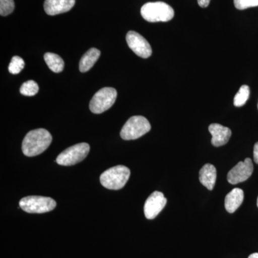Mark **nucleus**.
I'll list each match as a JSON object with an SVG mask.
<instances>
[{
	"instance_id": "1",
	"label": "nucleus",
	"mask_w": 258,
	"mask_h": 258,
	"mask_svg": "<svg viewBox=\"0 0 258 258\" xmlns=\"http://www.w3.org/2000/svg\"><path fill=\"white\" fill-rule=\"evenodd\" d=\"M52 139V136L46 129L30 131L23 139L22 144L23 154L29 157L40 155L50 147Z\"/></svg>"
},
{
	"instance_id": "2",
	"label": "nucleus",
	"mask_w": 258,
	"mask_h": 258,
	"mask_svg": "<svg viewBox=\"0 0 258 258\" xmlns=\"http://www.w3.org/2000/svg\"><path fill=\"white\" fill-rule=\"evenodd\" d=\"M141 14L149 23L170 21L174 18V11L170 5L163 2L148 3L141 9Z\"/></svg>"
},
{
	"instance_id": "3",
	"label": "nucleus",
	"mask_w": 258,
	"mask_h": 258,
	"mask_svg": "<svg viewBox=\"0 0 258 258\" xmlns=\"http://www.w3.org/2000/svg\"><path fill=\"white\" fill-rule=\"evenodd\" d=\"M131 171L126 166L118 165L110 168L100 176V181L108 189H122L130 177Z\"/></svg>"
},
{
	"instance_id": "4",
	"label": "nucleus",
	"mask_w": 258,
	"mask_h": 258,
	"mask_svg": "<svg viewBox=\"0 0 258 258\" xmlns=\"http://www.w3.org/2000/svg\"><path fill=\"white\" fill-rule=\"evenodd\" d=\"M151 130V124L145 117L132 116L127 120L120 131V137L123 140H134L145 135Z\"/></svg>"
},
{
	"instance_id": "5",
	"label": "nucleus",
	"mask_w": 258,
	"mask_h": 258,
	"mask_svg": "<svg viewBox=\"0 0 258 258\" xmlns=\"http://www.w3.org/2000/svg\"><path fill=\"white\" fill-rule=\"evenodd\" d=\"M20 207L23 211L32 214L46 213L56 208L53 199L42 196H28L20 200Z\"/></svg>"
},
{
	"instance_id": "6",
	"label": "nucleus",
	"mask_w": 258,
	"mask_h": 258,
	"mask_svg": "<svg viewBox=\"0 0 258 258\" xmlns=\"http://www.w3.org/2000/svg\"><path fill=\"white\" fill-rule=\"evenodd\" d=\"M116 98L117 91L115 88H102L93 96L90 102V110L96 114L103 113L114 104Z\"/></svg>"
},
{
	"instance_id": "7",
	"label": "nucleus",
	"mask_w": 258,
	"mask_h": 258,
	"mask_svg": "<svg viewBox=\"0 0 258 258\" xmlns=\"http://www.w3.org/2000/svg\"><path fill=\"white\" fill-rule=\"evenodd\" d=\"M90 146L87 143H80L68 148L60 153L56 159L59 165L72 166L81 162L87 157Z\"/></svg>"
},
{
	"instance_id": "8",
	"label": "nucleus",
	"mask_w": 258,
	"mask_h": 258,
	"mask_svg": "<svg viewBox=\"0 0 258 258\" xmlns=\"http://www.w3.org/2000/svg\"><path fill=\"white\" fill-rule=\"evenodd\" d=\"M127 44L134 53L142 58H148L152 54V49L149 42L143 36L135 31H129L127 33Z\"/></svg>"
},
{
	"instance_id": "9",
	"label": "nucleus",
	"mask_w": 258,
	"mask_h": 258,
	"mask_svg": "<svg viewBox=\"0 0 258 258\" xmlns=\"http://www.w3.org/2000/svg\"><path fill=\"white\" fill-rule=\"evenodd\" d=\"M253 171V164L249 158L240 161L227 174V181L231 184H237L248 179Z\"/></svg>"
},
{
	"instance_id": "10",
	"label": "nucleus",
	"mask_w": 258,
	"mask_h": 258,
	"mask_svg": "<svg viewBox=\"0 0 258 258\" xmlns=\"http://www.w3.org/2000/svg\"><path fill=\"white\" fill-rule=\"evenodd\" d=\"M167 200L164 194L156 191L153 192L144 205V215L148 220H153L166 206Z\"/></svg>"
},
{
	"instance_id": "11",
	"label": "nucleus",
	"mask_w": 258,
	"mask_h": 258,
	"mask_svg": "<svg viewBox=\"0 0 258 258\" xmlns=\"http://www.w3.org/2000/svg\"><path fill=\"white\" fill-rule=\"evenodd\" d=\"M75 3L76 0H45L44 9L47 15L53 16L70 11Z\"/></svg>"
},
{
	"instance_id": "12",
	"label": "nucleus",
	"mask_w": 258,
	"mask_h": 258,
	"mask_svg": "<svg viewBox=\"0 0 258 258\" xmlns=\"http://www.w3.org/2000/svg\"><path fill=\"white\" fill-rule=\"evenodd\" d=\"M209 131L212 136V145L216 147H221L227 144L232 135L230 128L218 123H212L209 126Z\"/></svg>"
},
{
	"instance_id": "13",
	"label": "nucleus",
	"mask_w": 258,
	"mask_h": 258,
	"mask_svg": "<svg viewBox=\"0 0 258 258\" xmlns=\"http://www.w3.org/2000/svg\"><path fill=\"white\" fill-rule=\"evenodd\" d=\"M216 179V168L210 164L204 165L200 171V181L201 184L209 190H212L215 187Z\"/></svg>"
},
{
	"instance_id": "14",
	"label": "nucleus",
	"mask_w": 258,
	"mask_h": 258,
	"mask_svg": "<svg viewBox=\"0 0 258 258\" xmlns=\"http://www.w3.org/2000/svg\"><path fill=\"white\" fill-rule=\"evenodd\" d=\"M244 200V191L239 188L233 189L227 194L225 200L226 210L229 213H234L242 205Z\"/></svg>"
},
{
	"instance_id": "15",
	"label": "nucleus",
	"mask_w": 258,
	"mask_h": 258,
	"mask_svg": "<svg viewBox=\"0 0 258 258\" xmlns=\"http://www.w3.org/2000/svg\"><path fill=\"white\" fill-rule=\"evenodd\" d=\"M100 56H101V51L98 49L93 47L88 50L80 60V71L82 73L87 72L94 66Z\"/></svg>"
},
{
	"instance_id": "16",
	"label": "nucleus",
	"mask_w": 258,
	"mask_h": 258,
	"mask_svg": "<svg viewBox=\"0 0 258 258\" xmlns=\"http://www.w3.org/2000/svg\"><path fill=\"white\" fill-rule=\"evenodd\" d=\"M45 62L52 72L58 74L64 69V61L58 55L52 52H47L44 55Z\"/></svg>"
},
{
	"instance_id": "17",
	"label": "nucleus",
	"mask_w": 258,
	"mask_h": 258,
	"mask_svg": "<svg viewBox=\"0 0 258 258\" xmlns=\"http://www.w3.org/2000/svg\"><path fill=\"white\" fill-rule=\"evenodd\" d=\"M249 88L246 85L241 86L238 92L234 98V105L236 107H241L245 104L249 97Z\"/></svg>"
},
{
	"instance_id": "18",
	"label": "nucleus",
	"mask_w": 258,
	"mask_h": 258,
	"mask_svg": "<svg viewBox=\"0 0 258 258\" xmlns=\"http://www.w3.org/2000/svg\"><path fill=\"white\" fill-rule=\"evenodd\" d=\"M20 93L25 96H33L39 91V86L35 81L30 80L22 85L20 89Z\"/></svg>"
},
{
	"instance_id": "19",
	"label": "nucleus",
	"mask_w": 258,
	"mask_h": 258,
	"mask_svg": "<svg viewBox=\"0 0 258 258\" xmlns=\"http://www.w3.org/2000/svg\"><path fill=\"white\" fill-rule=\"evenodd\" d=\"M24 67H25V61L23 59L19 56H14L12 58L8 70L10 74L16 75L20 74L23 71Z\"/></svg>"
},
{
	"instance_id": "20",
	"label": "nucleus",
	"mask_w": 258,
	"mask_h": 258,
	"mask_svg": "<svg viewBox=\"0 0 258 258\" xmlns=\"http://www.w3.org/2000/svg\"><path fill=\"white\" fill-rule=\"evenodd\" d=\"M14 0H0V15L7 16L14 11Z\"/></svg>"
},
{
	"instance_id": "21",
	"label": "nucleus",
	"mask_w": 258,
	"mask_h": 258,
	"mask_svg": "<svg viewBox=\"0 0 258 258\" xmlns=\"http://www.w3.org/2000/svg\"><path fill=\"white\" fill-rule=\"evenodd\" d=\"M234 4L237 10H245L258 6V0H234Z\"/></svg>"
},
{
	"instance_id": "22",
	"label": "nucleus",
	"mask_w": 258,
	"mask_h": 258,
	"mask_svg": "<svg viewBox=\"0 0 258 258\" xmlns=\"http://www.w3.org/2000/svg\"><path fill=\"white\" fill-rule=\"evenodd\" d=\"M253 154L254 162L258 164V142L254 144Z\"/></svg>"
},
{
	"instance_id": "23",
	"label": "nucleus",
	"mask_w": 258,
	"mask_h": 258,
	"mask_svg": "<svg viewBox=\"0 0 258 258\" xmlns=\"http://www.w3.org/2000/svg\"><path fill=\"white\" fill-rule=\"evenodd\" d=\"M211 0H198V4L201 8H207L210 5Z\"/></svg>"
},
{
	"instance_id": "24",
	"label": "nucleus",
	"mask_w": 258,
	"mask_h": 258,
	"mask_svg": "<svg viewBox=\"0 0 258 258\" xmlns=\"http://www.w3.org/2000/svg\"><path fill=\"white\" fill-rule=\"evenodd\" d=\"M248 258H258L257 252H255V253L253 254H251L249 256Z\"/></svg>"
},
{
	"instance_id": "25",
	"label": "nucleus",
	"mask_w": 258,
	"mask_h": 258,
	"mask_svg": "<svg viewBox=\"0 0 258 258\" xmlns=\"http://www.w3.org/2000/svg\"><path fill=\"white\" fill-rule=\"evenodd\" d=\"M257 208H258V198H257Z\"/></svg>"
}]
</instances>
